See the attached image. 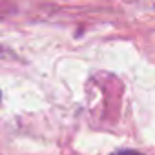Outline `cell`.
<instances>
[{
	"instance_id": "obj_1",
	"label": "cell",
	"mask_w": 155,
	"mask_h": 155,
	"mask_svg": "<svg viewBox=\"0 0 155 155\" xmlns=\"http://www.w3.org/2000/svg\"><path fill=\"white\" fill-rule=\"evenodd\" d=\"M115 155H140L137 151H120V153H115Z\"/></svg>"
},
{
	"instance_id": "obj_2",
	"label": "cell",
	"mask_w": 155,
	"mask_h": 155,
	"mask_svg": "<svg viewBox=\"0 0 155 155\" xmlns=\"http://www.w3.org/2000/svg\"><path fill=\"white\" fill-rule=\"evenodd\" d=\"M0 101H2V91H0Z\"/></svg>"
}]
</instances>
